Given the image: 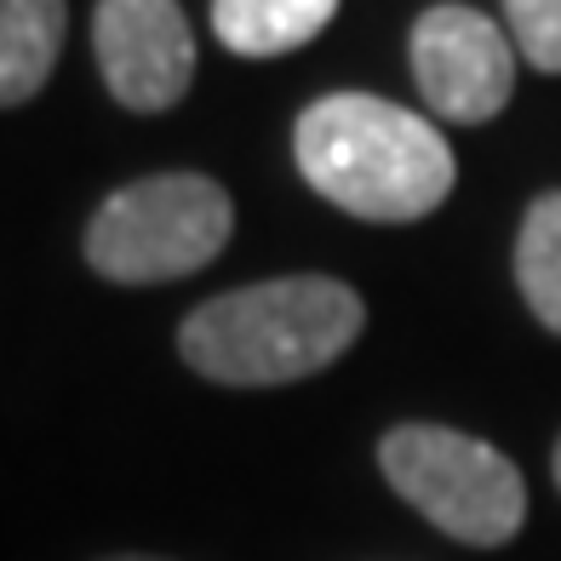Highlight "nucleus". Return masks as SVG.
<instances>
[{
  "label": "nucleus",
  "mask_w": 561,
  "mask_h": 561,
  "mask_svg": "<svg viewBox=\"0 0 561 561\" xmlns=\"http://www.w3.org/2000/svg\"><path fill=\"white\" fill-rule=\"evenodd\" d=\"M298 172L321 201L367 224L430 218L453 195V149L424 115L373 92H333L298 115Z\"/></svg>",
  "instance_id": "1"
},
{
  "label": "nucleus",
  "mask_w": 561,
  "mask_h": 561,
  "mask_svg": "<svg viewBox=\"0 0 561 561\" xmlns=\"http://www.w3.org/2000/svg\"><path fill=\"white\" fill-rule=\"evenodd\" d=\"M550 470H556V488H561V442H556V458H550Z\"/></svg>",
  "instance_id": "11"
},
{
  "label": "nucleus",
  "mask_w": 561,
  "mask_h": 561,
  "mask_svg": "<svg viewBox=\"0 0 561 561\" xmlns=\"http://www.w3.org/2000/svg\"><path fill=\"white\" fill-rule=\"evenodd\" d=\"M407 53L430 115L453 126L493 121L516 92V41L476 7H430L413 23Z\"/></svg>",
  "instance_id": "5"
},
{
  "label": "nucleus",
  "mask_w": 561,
  "mask_h": 561,
  "mask_svg": "<svg viewBox=\"0 0 561 561\" xmlns=\"http://www.w3.org/2000/svg\"><path fill=\"white\" fill-rule=\"evenodd\" d=\"M362 298L333 275H275L218 293L178 327L184 362L229 390H275L316 378L362 339Z\"/></svg>",
  "instance_id": "2"
},
{
  "label": "nucleus",
  "mask_w": 561,
  "mask_h": 561,
  "mask_svg": "<svg viewBox=\"0 0 561 561\" xmlns=\"http://www.w3.org/2000/svg\"><path fill=\"white\" fill-rule=\"evenodd\" d=\"M64 0H0V110H18L46 87L64 53Z\"/></svg>",
  "instance_id": "8"
},
{
  "label": "nucleus",
  "mask_w": 561,
  "mask_h": 561,
  "mask_svg": "<svg viewBox=\"0 0 561 561\" xmlns=\"http://www.w3.org/2000/svg\"><path fill=\"white\" fill-rule=\"evenodd\" d=\"M339 0H213V35L236 58H287L333 23Z\"/></svg>",
  "instance_id": "7"
},
{
  "label": "nucleus",
  "mask_w": 561,
  "mask_h": 561,
  "mask_svg": "<svg viewBox=\"0 0 561 561\" xmlns=\"http://www.w3.org/2000/svg\"><path fill=\"white\" fill-rule=\"evenodd\" d=\"M92 46L115 104L138 115L172 110L195 81V35L178 0H98Z\"/></svg>",
  "instance_id": "6"
},
{
  "label": "nucleus",
  "mask_w": 561,
  "mask_h": 561,
  "mask_svg": "<svg viewBox=\"0 0 561 561\" xmlns=\"http://www.w3.org/2000/svg\"><path fill=\"white\" fill-rule=\"evenodd\" d=\"M236 207L218 178L207 172H156L115 190L87 224V264L115 287H161V280L207 270Z\"/></svg>",
  "instance_id": "3"
},
{
  "label": "nucleus",
  "mask_w": 561,
  "mask_h": 561,
  "mask_svg": "<svg viewBox=\"0 0 561 561\" xmlns=\"http://www.w3.org/2000/svg\"><path fill=\"white\" fill-rule=\"evenodd\" d=\"M516 287L539 327L561 339V190L539 195L516 236Z\"/></svg>",
  "instance_id": "9"
},
{
  "label": "nucleus",
  "mask_w": 561,
  "mask_h": 561,
  "mask_svg": "<svg viewBox=\"0 0 561 561\" xmlns=\"http://www.w3.org/2000/svg\"><path fill=\"white\" fill-rule=\"evenodd\" d=\"M378 470L447 539L493 550L527 522V481L510 458L447 424H396L378 442Z\"/></svg>",
  "instance_id": "4"
},
{
  "label": "nucleus",
  "mask_w": 561,
  "mask_h": 561,
  "mask_svg": "<svg viewBox=\"0 0 561 561\" xmlns=\"http://www.w3.org/2000/svg\"><path fill=\"white\" fill-rule=\"evenodd\" d=\"M110 561H161V556H110Z\"/></svg>",
  "instance_id": "12"
},
{
  "label": "nucleus",
  "mask_w": 561,
  "mask_h": 561,
  "mask_svg": "<svg viewBox=\"0 0 561 561\" xmlns=\"http://www.w3.org/2000/svg\"><path fill=\"white\" fill-rule=\"evenodd\" d=\"M504 23L533 69L561 75V0H504Z\"/></svg>",
  "instance_id": "10"
}]
</instances>
